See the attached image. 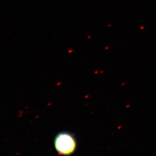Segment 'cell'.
<instances>
[{
  "instance_id": "6da1fadb",
  "label": "cell",
  "mask_w": 156,
  "mask_h": 156,
  "mask_svg": "<svg viewBox=\"0 0 156 156\" xmlns=\"http://www.w3.org/2000/svg\"><path fill=\"white\" fill-rule=\"evenodd\" d=\"M54 144L58 153L63 156L72 155L77 147V141L74 135L66 131L57 134L54 138Z\"/></svg>"
}]
</instances>
